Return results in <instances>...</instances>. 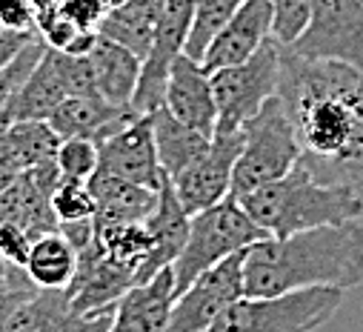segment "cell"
I'll return each mask as SVG.
<instances>
[{
  "label": "cell",
  "mask_w": 363,
  "mask_h": 332,
  "mask_svg": "<svg viewBox=\"0 0 363 332\" xmlns=\"http://www.w3.org/2000/svg\"><path fill=\"white\" fill-rule=\"evenodd\" d=\"M363 281V223L343 221L243 249V292L281 295L306 287L352 289Z\"/></svg>",
  "instance_id": "obj_2"
},
{
  "label": "cell",
  "mask_w": 363,
  "mask_h": 332,
  "mask_svg": "<svg viewBox=\"0 0 363 332\" xmlns=\"http://www.w3.org/2000/svg\"><path fill=\"white\" fill-rule=\"evenodd\" d=\"M95 240L104 253L115 261L140 264L152 253V235L149 226L140 221H118V218H95Z\"/></svg>",
  "instance_id": "obj_26"
},
{
  "label": "cell",
  "mask_w": 363,
  "mask_h": 332,
  "mask_svg": "<svg viewBox=\"0 0 363 332\" xmlns=\"http://www.w3.org/2000/svg\"><path fill=\"white\" fill-rule=\"evenodd\" d=\"M40 287L29 278V272L23 267L0 261V332L6 326V318L12 315V309L26 301L29 295H35Z\"/></svg>",
  "instance_id": "obj_30"
},
{
  "label": "cell",
  "mask_w": 363,
  "mask_h": 332,
  "mask_svg": "<svg viewBox=\"0 0 363 332\" xmlns=\"http://www.w3.org/2000/svg\"><path fill=\"white\" fill-rule=\"evenodd\" d=\"M0 26L12 32H38V9L32 0H0Z\"/></svg>",
  "instance_id": "obj_33"
},
{
  "label": "cell",
  "mask_w": 363,
  "mask_h": 332,
  "mask_svg": "<svg viewBox=\"0 0 363 332\" xmlns=\"http://www.w3.org/2000/svg\"><path fill=\"white\" fill-rule=\"evenodd\" d=\"M312 4L315 0H272V9H275L272 38L284 46L295 43V38L303 32V26L312 15Z\"/></svg>",
  "instance_id": "obj_31"
},
{
  "label": "cell",
  "mask_w": 363,
  "mask_h": 332,
  "mask_svg": "<svg viewBox=\"0 0 363 332\" xmlns=\"http://www.w3.org/2000/svg\"><path fill=\"white\" fill-rule=\"evenodd\" d=\"M163 109L198 132L215 135L218 126V104L212 92V74L203 69L201 60L180 52L172 60L166 92H163Z\"/></svg>",
  "instance_id": "obj_14"
},
{
  "label": "cell",
  "mask_w": 363,
  "mask_h": 332,
  "mask_svg": "<svg viewBox=\"0 0 363 332\" xmlns=\"http://www.w3.org/2000/svg\"><path fill=\"white\" fill-rule=\"evenodd\" d=\"M243 146L232 172V198H243L246 192L266 187L272 181L292 172L301 157V143L295 123L278 95H272L243 126Z\"/></svg>",
  "instance_id": "obj_5"
},
{
  "label": "cell",
  "mask_w": 363,
  "mask_h": 332,
  "mask_svg": "<svg viewBox=\"0 0 363 332\" xmlns=\"http://www.w3.org/2000/svg\"><path fill=\"white\" fill-rule=\"evenodd\" d=\"M243 295V253H235L174 298L163 332H209L218 315Z\"/></svg>",
  "instance_id": "obj_9"
},
{
  "label": "cell",
  "mask_w": 363,
  "mask_h": 332,
  "mask_svg": "<svg viewBox=\"0 0 363 332\" xmlns=\"http://www.w3.org/2000/svg\"><path fill=\"white\" fill-rule=\"evenodd\" d=\"M343 304L340 287H306L281 295H243L209 332H315Z\"/></svg>",
  "instance_id": "obj_4"
},
{
  "label": "cell",
  "mask_w": 363,
  "mask_h": 332,
  "mask_svg": "<svg viewBox=\"0 0 363 332\" xmlns=\"http://www.w3.org/2000/svg\"><path fill=\"white\" fill-rule=\"evenodd\" d=\"M266 235L269 232L260 229L246 215L240 201H235L232 195L223 198L220 204L192 215L186 243H184V249H180L177 261L172 264L174 292L180 295L198 275H203L206 270L218 267L229 255L243 253L246 246H252L255 240H260Z\"/></svg>",
  "instance_id": "obj_6"
},
{
  "label": "cell",
  "mask_w": 363,
  "mask_h": 332,
  "mask_svg": "<svg viewBox=\"0 0 363 332\" xmlns=\"http://www.w3.org/2000/svg\"><path fill=\"white\" fill-rule=\"evenodd\" d=\"M143 112H138L132 104L126 106H115L109 101H104L98 92H89V95H72L66 98L52 115H49V126L57 132L60 140L69 138H83V140H92L101 143L109 135L121 132L123 126L135 123Z\"/></svg>",
  "instance_id": "obj_17"
},
{
  "label": "cell",
  "mask_w": 363,
  "mask_h": 332,
  "mask_svg": "<svg viewBox=\"0 0 363 332\" xmlns=\"http://www.w3.org/2000/svg\"><path fill=\"white\" fill-rule=\"evenodd\" d=\"M238 201L260 229L275 238L363 218V206L349 189L315 181L301 163L284 178L257 187Z\"/></svg>",
  "instance_id": "obj_3"
},
{
  "label": "cell",
  "mask_w": 363,
  "mask_h": 332,
  "mask_svg": "<svg viewBox=\"0 0 363 332\" xmlns=\"http://www.w3.org/2000/svg\"><path fill=\"white\" fill-rule=\"evenodd\" d=\"M101 170H109L126 181H135L140 187L157 189L163 170L155 149V132H152V115H140L135 123L123 126L121 132L109 135L98 143Z\"/></svg>",
  "instance_id": "obj_15"
},
{
  "label": "cell",
  "mask_w": 363,
  "mask_h": 332,
  "mask_svg": "<svg viewBox=\"0 0 363 332\" xmlns=\"http://www.w3.org/2000/svg\"><path fill=\"white\" fill-rule=\"evenodd\" d=\"M195 9H198V0H166L163 4L152 49L143 60L138 92L132 98V106L138 112L152 115L155 109L163 106L169 69H172V60L186 49V40H189V32L195 23Z\"/></svg>",
  "instance_id": "obj_10"
},
{
  "label": "cell",
  "mask_w": 363,
  "mask_h": 332,
  "mask_svg": "<svg viewBox=\"0 0 363 332\" xmlns=\"http://www.w3.org/2000/svg\"><path fill=\"white\" fill-rule=\"evenodd\" d=\"M278 98L298 132V163L315 181L349 189L363 206V72L301 57L281 43Z\"/></svg>",
  "instance_id": "obj_1"
},
{
  "label": "cell",
  "mask_w": 363,
  "mask_h": 332,
  "mask_svg": "<svg viewBox=\"0 0 363 332\" xmlns=\"http://www.w3.org/2000/svg\"><path fill=\"white\" fill-rule=\"evenodd\" d=\"M52 209H55L57 223H72V221L95 218L98 206H95L92 189H89V181L60 178V184L52 192Z\"/></svg>",
  "instance_id": "obj_28"
},
{
  "label": "cell",
  "mask_w": 363,
  "mask_h": 332,
  "mask_svg": "<svg viewBox=\"0 0 363 332\" xmlns=\"http://www.w3.org/2000/svg\"><path fill=\"white\" fill-rule=\"evenodd\" d=\"M152 132H155V149H157L160 170L169 178H177L180 172H186L195 160H201L206 155V149L212 143V135L180 123L163 106L152 112Z\"/></svg>",
  "instance_id": "obj_23"
},
{
  "label": "cell",
  "mask_w": 363,
  "mask_h": 332,
  "mask_svg": "<svg viewBox=\"0 0 363 332\" xmlns=\"http://www.w3.org/2000/svg\"><path fill=\"white\" fill-rule=\"evenodd\" d=\"M89 189L95 198V218H118V221H140L146 223L157 206V189L126 181L109 170H95L89 178Z\"/></svg>",
  "instance_id": "obj_22"
},
{
  "label": "cell",
  "mask_w": 363,
  "mask_h": 332,
  "mask_svg": "<svg viewBox=\"0 0 363 332\" xmlns=\"http://www.w3.org/2000/svg\"><path fill=\"white\" fill-rule=\"evenodd\" d=\"M35 240L38 238L32 232H26L23 226H18V223H0V261L26 270V261H29Z\"/></svg>",
  "instance_id": "obj_32"
},
{
  "label": "cell",
  "mask_w": 363,
  "mask_h": 332,
  "mask_svg": "<svg viewBox=\"0 0 363 332\" xmlns=\"http://www.w3.org/2000/svg\"><path fill=\"white\" fill-rule=\"evenodd\" d=\"M189 221L192 218L184 209V204H180L172 178L163 175L160 187H157V206L146 221L149 235H152V253L146 255V261L138 270V284L155 278L160 270H166L177 261L180 249L186 243V235H189Z\"/></svg>",
  "instance_id": "obj_18"
},
{
  "label": "cell",
  "mask_w": 363,
  "mask_h": 332,
  "mask_svg": "<svg viewBox=\"0 0 363 332\" xmlns=\"http://www.w3.org/2000/svg\"><path fill=\"white\" fill-rule=\"evenodd\" d=\"M0 143L21 172L55 160L60 149V138L46 121H15L6 126L0 123Z\"/></svg>",
  "instance_id": "obj_25"
},
{
  "label": "cell",
  "mask_w": 363,
  "mask_h": 332,
  "mask_svg": "<svg viewBox=\"0 0 363 332\" xmlns=\"http://www.w3.org/2000/svg\"><path fill=\"white\" fill-rule=\"evenodd\" d=\"M174 298V272L166 267L155 278L135 284L118 298L112 326L106 332H163Z\"/></svg>",
  "instance_id": "obj_19"
},
{
  "label": "cell",
  "mask_w": 363,
  "mask_h": 332,
  "mask_svg": "<svg viewBox=\"0 0 363 332\" xmlns=\"http://www.w3.org/2000/svg\"><path fill=\"white\" fill-rule=\"evenodd\" d=\"M98 143L83 140V138H69L60 140L57 149V166H60V178L69 181H89L98 170Z\"/></svg>",
  "instance_id": "obj_29"
},
{
  "label": "cell",
  "mask_w": 363,
  "mask_h": 332,
  "mask_svg": "<svg viewBox=\"0 0 363 332\" xmlns=\"http://www.w3.org/2000/svg\"><path fill=\"white\" fill-rule=\"evenodd\" d=\"M26 272L40 289H66L77 272V249L60 229L46 232L32 243Z\"/></svg>",
  "instance_id": "obj_24"
},
{
  "label": "cell",
  "mask_w": 363,
  "mask_h": 332,
  "mask_svg": "<svg viewBox=\"0 0 363 332\" xmlns=\"http://www.w3.org/2000/svg\"><path fill=\"white\" fill-rule=\"evenodd\" d=\"M86 57H89V66H92L98 95L115 106L132 104L140 83V72H143V57H138L132 49L104 35H95Z\"/></svg>",
  "instance_id": "obj_20"
},
{
  "label": "cell",
  "mask_w": 363,
  "mask_h": 332,
  "mask_svg": "<svg viewBox=\"0 0 363 332\" xmlns=\"http://www.w3.org/2000/svg\"><path fill=\"white\" fill-rule=\"evenodd\" d=\"M0 32H4V26H0Z\"/></svg>",
  "instance_id": "obj_34"
},
{
  "label": "cell",
  "mask_w": 363,
  "mask_h": 332,
  "mask_svg": "<svg viewBox=\"0 0 363 332\" xmlns=\"http://www.w3.org/2000/svg\"><path fill=\"white\" fill-rule=\"evenodd\" d=\"M138 284V267L109 258L98 240L77 253V272L66 287L77 312H101L118 304V298Z\"/></svg>",
  "instance_id": "obj_12"
},
{
  "label": "cell",
  "mask_w": 363,
  "mask_h": 332,
  "mask_svg": "<svg viewBox=\"0 0 363 332\" xmlns=\"http://www.w3.org/2000/svg\"><path fill=\"white\" fill-rule=\"evenodd\" d=\"M289 49L309 60H335L363 72V0H315Z\"/></svg>",
  "instance_id": "obj_8"
},
{
  "label": "cell",
  "mask_w": 363,
  "mask_h": 332,
  "mask_svg": "<svg viewBox=\"0 0 363 332\" xmlns=\"http://www.w3.org/2000/svg\"><path fill=\"white\" fill-rule=\"evenodd\" d=\"M246 4V0H198V9H195V23L186 40V55L195 60H203L206 46L212 43V38L218 35V29Z\"/></svg>",
  "instance_id": "obj_27"
},
{
  "label": "cell",
  "mask_w": 363,
  "mask_h": 332,
  "mask_svg": "<svg viewBox=\"0 0 363 332\" xmlns=\"http://www.w3.org/2000/svg\"><path fill=\"white\" fill-rule=\"evenodd\" d=\"M115 306L101 312H77L66 289H38L6 318L4 332H106Z\"/></svg>",
  "instance_id": "obj_13"
},
{
  "label": "cell",
  "mask_w": 363,
  "mask_h": 332,
  "mask_svg": "<svg viewBox=\"0 0 363 332\" xmlns=\"http://www.w3.org/2000/svg\"><path fill=\"white\" fill-rule=\"evenodd\" d=\"M212 74V92L218 104L215 132H240V126L272 98L281 83V43L269 38L252 57L223 66Z\"/></svg>",
  "instance_id": "obj_7"
},
{
  "label": "cell",
  "mask_w": 363,
  "mask_h": 332,
  "mask_svg": "<svg viewBox=\"0 0 363 332\" xmlns=\"http://www.w3.org/2000/svg\"><path fill=\"white\" fill-rule=\"evenodd\" d=\"M166 0H118V4L101 18L98 23V35L132 49L138 57L146 60L152 40H155V29L160 21Z\"/></svg>",
  "instance_id": "obj_21"
},
{
  "label": "cell",
  "mask_w": 363,
  "mask_h": 332,
  "mask_svg": "<svg viewBox=\"0 0 363 332\" xmlns=\"http://www.w3.org/2000/svg\"><path fill=\"white\" fill-rule=\"evenodd\" d=\"M240 146H243V132H215L206 155L195 160L186 172L172 178L174 192L184 209L189 212V218L229 198Z\"/></svg>",
  "instance_id": "obj_11"
},
{
  "label": "cell",
  "mask_w": 363,
  "mask_h": 332,
  "mask_svg": "<svg viewBox=\"0 0 363 332\" xmlns=\"http://www.w3.org/2000/svg\"><path fill=\"white\" fill-rule=\"evenodd\" d=\"M272 23H275L272 0H246V4L218 29L212 43L206 46L203 60H201L203 69L218 72L223 66L243 63L272 38Z\"/></svg>",
  "instance_id": "obj_16"
}]
</instances>
